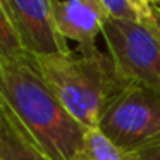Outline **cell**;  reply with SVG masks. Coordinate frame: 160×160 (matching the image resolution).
I'll return each instance as SVG.
<instances>
[{
  "mask_svg": "<svg viewBox=\"0 0 160 160\" xmlns=\"http://www.w3.org/2000/svg\"><path fill=\"white\" fill-rule=\"evenodd\" d=\"M0 98L52 160H83L88 131L71 115L35 64L0 60Z\"/></svg>",
  "mask_w": 160,
  "mask_h": 160,
  "instance_id": "cell-1",
  "label": "cell"
},
{
  "mask_svg": "<svg viewBox=\"0 0 160 160\" xmlns=\"http://www.w3.org/2000/svg\"><path fill=\"white\" fill-rule=\"evenodd\" d=\"M35 64L62 105L86 129H98L114 97L132 83L117 72L110 55L100 50L93 55L79 50L38 55Z\"/></svg>",
  "mask_w": 160,
  "mask_h": 160,
  "instance_id": "cell-2",
  "label": "cell"
},
{
  "mask_svg": "<svg viewBox=\"0 0 160 160\" xmlns=\"http://www.w3.org/2000/svg\"><path fill=\"white\" fill-rule=\"evenodd\" d=\"M98 129L124 155L160 146V91L129 83L110 102Z\"/></svg>",
  "mask_w": 160,
  "mask_h": 160,
  "instance_id": "cell-3",
  "label": "cell"
},
{
  "mask_svg": "<svg viewBox=\"0 0 160 160\" xmlns=\"http://www.w3.org/2000/svg\"><path fill=\"white\" fill-rule=\"evenodd\" d=\"M102 35L122 78L160 91V38L148 21L110 19Z\"/></svg>",
  "mask_w": 160,
  "mask_h": 160,
  "instance_id": "cell-4",
  "label": "cell"
},
{
  "mask_svg": "<svg viewBox=\"0 0 160 160\" xmlns=\"http://www.w3.org/2000/svg\"><path fill=\"white\" fill-rule=\"evenodd\" d=\"M55 0H0L33 57L71 52L55 21Z\"/></svg>",
  "mask_w": 160,
  "mask_h": 160,
  "instance_id": "cell-5",
  "label": "cell"
},
{
  "mask_svg": "<svg viewBox=\"0 0 160 160\" xmlns=\"http://www.w3.org/2000/svg\"><path fill=\"white\" fill-rule=\"evenodd\" d=\"M53 11L64 38L74 40L84 55L98 52L95 40L112 19L98 0H55Z\"/></svg>",
  "mask_w": 160,
  "mask_h": 160,
  "instance_id": "cell-6",
  "label": "cell"
},
{
  "mask_svg": "<svg viewBox=\"0 0 160 160\" xmlns=\"http://www.w3.org/2000/svg\"><path fill=\"white\" fill-rule=\"evenodd\" d=\"M0 160H52L14 110L0 98Z\"/></svg>",
  "mask_w": 160,
  "mask_h": 160,
  "instance_id": "cell-7",
  "label": "cell"
},
{
  "mask_svg": "<svg viewBox=\"0 0 160 160\" xmlns=\"http://www.w3.org/2000/svg\"><path fill=\"white\" fill-rule=\"evenodd\" d=\"M24 42L14 26L11 16L0 7V60L4 62H22L31 59Z\"/></svg>",
  "mask_w": 160,
  "mask_h": 160,
  "instance_id": "cell-8",
  "label": "cell"
},
{
  "mask_svg": "<svg viewBox=\"0 0 160 160\" xmlns=\"http://www.w3.org/2000/svg\"><path fill=\"white\" fill-rule=\"evenodd\" d=\"M83 160H126V155L100 129H90Z\"/></svg>",
  "mask_w": 160,
  "mask_h": 160,
  "instance_id": "cell-9",
  "label": "cell"
},
{
  "mask_svg": "<svg viewBox=\"0 0 160 160\" xmlns=\"http://www.w3.org/2000/svg\"><path fill=\"white\" fill-rule=\"evenodd\" d=\"M105 7V11L110 14L112 19H121V21H141L138 12L129 5L128 0H98Z\"/></svg>",
  "mask_w": 160,
  "mask_h": 160,
  "instance_id": "cell-10",
  "label": "cell"
},
{
  "mask_svg": "<svg viewBox=\"0 0 160 160\" xmlns=\"http://www.w3.org/2000/svg\"><path fill=\"white\" fill-rule=\"evenodd\" d=\"M129 5L138 12L141 21H148L152 16V9L155 5V0H128Z\"/></svg>",
  "mask_w": 160,
  "mask_h": 160,
  "instance_id": "cell-11",
  "label": "cell"
},
{
  "mask_svg": "<svg viewBox=\"0 0 160 160\" xmlns=\"http://www.w3.org/2000/svg\"><path fill=\"white\" fill-rule=\"evenodd\" d=\"M126 160H160V146L143 150V152L132 153V155H126Z\"/></svg>",
  "mask_w": 160,
  "mask_h": 160,
  "instance_id": "cell-12",
  "label": "cell"
},
{
  "mask_svg": "<svg viewBox=\"0 0 160 160\" xmlns=\"http://www.w3.org/2000/svg\"><path fill=\"white\" fill-rule=\"evenodd\" d=\"M148 22L152 24V28L155 29V33L158 35V38H160V7H158V5H153L152 16H150Z\"/></svg>",
  "mask_w": 160,
  "mask_h": 160,
  "instance_id": "cell-13",
  "label": "cell"
},
{
  "mask_svg": "<svg viewBox=\"0 0 160 160\" xmlns=\"http://www.w3.org/2000/svg\"><path fill=\"white\" fill-rule=\"evenodd\" d=\"M157 2H158V4H160V0H155V4H157ZM158 7H160V5H158Z\"/></svg>",
  "mask_w": 160,
  "mask_h": 160,
  "instance_id": "cell-14",
  "label": "cell"
}]
</instances>
